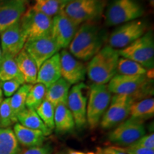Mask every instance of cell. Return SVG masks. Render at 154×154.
<instances>
[{
  "instance_id": "obj_10",
  "label": "cell",
  "mask_w": 154,
  "mask_h": 154,
  "mask_svg": "<svg viewBox=\"0 0 154 154\" xmlns=\"http://www.w3.org/2000/svg\"><path fill=\"white\" fill-rule=\"evenodd\" d=\"M134 102V99L129 96L115 94L111 97L110 104L101 118L102 128H113L126 120L130 115L131 106Z\"/></svg>"
},
{
  "instance_id": "obj_31",
  "label": "cell",
  "mask_w": 154,
  "mask_h": 154,
  "mask_svg": "<svg viewBox=\"0 0 154 154\" xmlns=\"http://www.w3.org/2000/svg\"><path fill=\"white\" fill-rule=\"evenodd\" d=\"M54 109L51 103L45 99L35 109L44 124L51 131L54 129Z\"/></svg>"
},
{
  "instance_id": "obj_24",
  "label": "cell",
  "mask_w": 154,
  "mask_h": 154,
  "mask_svg": "<svg viewBox=\"0 0 154 154\" xmlns=\"http://www.w3.org/2000/svg\"><path fill=\"white\" fill-rule=\"evenodd\" d=\"M11 79L18 81L24 84V81L15 61V57L8 54H3L0 63V82Z\"/></svg>"
},
{
  "instance_id": "obj_14",
  "label": "cell",
  "mask_w": 154,
  "mask_h": 154,
  "mask_svg": "<svg viewBox=\"0 0 154 154\" xmlns=\"http://www.w3.org/2000/svg\"><path fill=\"white\" fill-rule=\"evenodd\" d=\"M86 88L83 82L75 84L69 91L67 99V107L74 117L75 126L78 128H82L86 124L87 97L84 92Z\"/></svg>"
},
{
  "instance_id": "obj_11",
  "label": "cell",
  "mask_w": 154,
  "mask_h": 154,
  "mask_svg": "<svg viewBox=\"0 0 154 154\" xmlns=\"http://www.w3.org/2000/svg\"><path fill=\"white\" fill-rule=\"evenodd\" d=\"M144 135H146V128L143 121L131 118L119 124L109 133L108 138L111 143L128 146Z\"/></svg>"
},
{
  "instance_id": "obj_3",
  "label": "cell",
  "mask_w": 154,
  "mask_h": 154,
  "mask_svg": "<svg viewBox=\"0 0 154 154\" xmlns=\"http://www.w3.org/2000/svg\"><path fill=\"white\" fill-rule=\"evenodd\" d=\"M118 51L120 57L136 61L147 70H153L154 37L151 31Z\"/></svg>"
},
{
  "instance_id": "obj_37",
  "label": "cell",
  "mask_w": 154,
  "mask_h": 154,
  "mask_svg": "<svg viewBox=\"0 0 154 154\" xmlns=\"http://www.w3.org/2000/svg\"><path fill=\"white\" fill-rule=\"evenodd\" d=\"M103 154H126L124 153V152L119 151V150L116 149L113 146H110V147L106 148V149L103 151Z\"/></svg>"
},
{
  "instance_id": "obj_6",
  "label": "cell",
  "mask_w": 154,
  "mask_h": 154,
  "mask_svg": "<svg viewBox=\"0 0 154 154\" xmlns=\"http://www.w3.org/2000/svg\"><path fill=\"white\" fill-rule=\"evenodd\" d=\"M151 79L148 75L128 76L116 74L108 83L107 87L111 93L129 96L135 100L140 98V95L146 94Z\"/></svg>"
},
{
  "instance_id": "obj_38",
  "label": "cell",
  "mask_w": 154,
  "mask_h": 154,
  "mask_svg": "<svg viewBox=\"0 0 154 154\" xmlns=\"http://www.w3.org/2000/svg\"><path fill=\"white\" fill-rule=\"evenodd\" d=\"M68 154H96L93 153V152H88V153H84V152L82 151H69Z\"/></svg>"
},
{
  "instance_id": "obj_2",
  "label": "cell",
  "mask_w": 154,
  "mask_h": 154,
  "mask_svg": "<svg viewBox=\"0 0 154 154\" xmlns=\"http://www.w3.org/2000/svg\"><path fill=\"white\" fill-rule=\"evenodd\" d=\"M120 56L118 49L104 46L90 59L86 66V74L95 84H107L117 74Z\"/></svg>"
},
{
  "instance_id": "obj_8",
  "label": "cell",
  "mask_w": 154,
  "mask_h": 154,
  "mask_svg": "<svg viewBox=\"0 0 154 154\" xmlns=\"http://www.w3.org/2000/svg\"><path fill=\"white\" fill-rule=\"evenodd\" d=\"M19 24L26 42L49 35L52 18L31 7L25 11Z\"/></svg>"
},
{
  "instance_id": "obj_18",
  "label": "cell",
  "mask_w": 154,
  "mask_h": 154,
  "mask_svg": "<svg viewBox=\"0 0 154 154\" xmlns=\"http://www.w3.org/2000/svg\"><path fill=\"white\" fill-rule=\"evenodd\" d=\"M60 78V55L57 53L44 61L38 69L36 83L42 84L48 88Z\"/></svg>"
},
{
  "instance_id": "obj_16",
  "label": "cell",
  "mask_w": 154,
  "mask_h": 154,
  "mask_svg": "<svg viewBox=\"0 0 154 154\" xmlns=\"http://www.w3.org/2000/svg\"><path fill=\"white\" fill-rule=\"evenodd\" d=\"M0 40L1 49L3 54H8L16 57V56L24 49L26 43V39L19 22L2 32L0 33Z\"/></svg>"
},
{
  "instance_id": "obj_43",
  "label": "cell",
  "mask_w": 154,
  "mask_h": 154,
  "mask_svg": "<svg viewBox=\"0 0 154 154\" xmlns=\"http://www.w3.org/2000/svg\"><path fill=\"white\" fill-rule=\"evenodd\" d=\"M36 2H40V1H42V0H35Z\"/></svg>"
},
{
  "instance_id": "obj_39",
  "label": "cell",
  "mask_w": 154,
  "mask_h": 154,
  "mask_svg": "<svg viewBox=\"0 0 154 154\" xmlns=\"http://www.w3.org/2000/svg\"><path fill=\"white\" fill-rule=\"evenodd\" d=\"M2 101H3V92H2V90L1 85H0V102H2Z\"/></svg>"
},
{
  "instance_id": "obj_19",
  "label": "cell",
  "mask_w": 154,
  "mask_h": 154,
  "mask_svg": "<svg viewBox=\"0 0 154 154\" xmlns=\"http://www.w3.org/2000/svg\"><path fill=\"white\" fill-rule=\"evenodd\" d=\"M13 131L18 143L29 149L42 146L46 140V136L40 131L28 128L19 123L14 124Z\"/></svg>"
},
{
  "instance_id": "obj_36",
  "label": "cell",
  "mask_w": 154,
  "mask_h": 154,
  "mask_svg": "<svg viewBox=\"0 0 154 154\" xmlns=\"http://www.w3.org/2000/svg\"><path fill=\"white\" fill-rule=\"evenodd\" d=\"M51 152H52V148L49 145H42L37 147L29 148L25 150L21 154H51Z\"/></svg>"
},
{
  "instance_id": "obj_34",
  "label": "cell",
  "mask_w": 154,
  "mask_h": 154,
  "mask_svg": "<svg viewBox=\"0 0 154 154\" xmlns=\"http://www.w3.org/2000/svg\"><path fill=\"white\" fill-rule=\"evenodd\" d=\"M132 147L141 148V149H146L154 150V134H152L144 135L141 138L134 142V143L130 145Z\"/></svg>"
},
{
  "instance_id": "obj_15",
  "label": "cell",
  "mask_w": 154,
  "mask_h": 154,
  "mask_svg": "<svg viewBox=\"0 0 154 154\" xmlns=\"http://www.w3.org/2000/svg\"><path fill=\"white\" fill-rule=\"evenodd\" d=\"M60 55L61 78L71 85L82 83L85 79L86 66L66 49H62Z\"/></svg>"
},
{
  "instance_id": "obj_45",
  "label": "cell",
  "mask_w": 154,
  "mask_h": 154,
  "mask_svg": "<svg viewBox=\"0 0 154 154\" xmlns=\"http://www.w3.org/2000/svg\"><path fill=\"white\" fill-rule=\"evenodd\" d=\"M99 154H103V153H99Z\"/></svg>"
},
{
  "instance_id": "obj_20",
  "label": "cell",
  "mask_w": 154,
  "mask_h": 154,
  "mask_svg": "<svg viewBox=\"0 0 154 154\" xmlns=\"http://www.w3.org/2000/svg\"><path fill=\"white\" fill-rule=\"evenodd\" d=\"M15 61L25 84H35L37 79L38 68L34 59L23 49L16 56Z\"/></svg>"
},
{
  "instance_id": "obj_22",
  "label": "cell",
  "mask_w": 154,
  "mask_h": 154,
  "mask_svg": "<svg viewBox=\"0 0 154 154\" xmlns=\"http://www.w3.org/2000/svg\"><path fill=\"white\" fill-rule=\"evenodd\" d=\"M17 121L19 124L22 125L23 126L34 130H38L43 133L45 136H49L52 133V131L49 129L44 124L43 121L38 116L35 109L25 108L22 112L17 115Z\"/></svg>"
},
{
  "instance_id": "obj_4",
  "label": "cell",
  "mask_w": 154,
  "mask_h": 154,
  "mask_svg": "<svg viewBox=\"0 0 154 154\" xmlns=\"http://www.w3.org/2000/svg\"><path fill=\"white\" fill-rule=\"evenodd\" d=\"M144 14V9L138 0H113L106 11V24L118 26L138 19Z\"/></svg>"
},
{
  "instance_id": "obj_27",
  "label": "cell",
  "mask_w": 154,
  "mask_h": 154,
  "mask_svg": "<svg viewBox=\"0 0 154 154\" xmlns=\"http://www.w3.org/2000/svg\"><path fill=\"white\" fill-rule=\"evenodd\" d=\"M146 68L136 61L120 57L117 65V74L128 76H136V75H148L150 78L153 79L149 72Z\"/></svg>"
},
{
  "instance_id": "obj_46",
  "label": "cell",
  "mask_w": 154,
  "mask_h": 154,
  "mask_svg": "<svg viewBox=\"0 0 154 154\" xmlns=\"http://www.w3.org/2000/svg\"><path fill=\"white\" fill-rule=\"evenodd\" d=\"M0 103H1V102H0Z\"/></svg>"
},
{
  "instance_id": "obj_47",
  "label": "cell",
  "mask_w": 154,
  "mask_h": 154,
  "mask_svg": "<svg viewBox=\"0 0 154 154\" xmlns=\"http://www.w3.org/2000/svg\"></svg>"
},
{
  "instance_id": "obj_1",
  "label": "cell",
  "mask_w": 154,
  "mask_h": 154,
  "mask_svg": "<svg viewBox=\"0 0 154 154\" xmlns=\"http://www.w3.org/2000/svg\"><path fill=\"white\" fill-rule=\"evenodd\" d=\"M105 33L94 22L82 24L69 46V52L82 61H88L103 47Z\"/></svg>"
},
{
  "instance_id": "obj_12",
  "label": "cell",
  "mask_w": 154,
  "mask_h": 154,
  "mask_svg": "<svg viewBox=\"0 0 154 154\" xmlns=\"http://www.w3.org/2000/svg\"><path fill=\"white\" fill-rule=\"evenodd\" d=\"M79 26L63 14L62 10L53 17L50 35L59 50L66 49L69 47Z\"/></svg>"
},
{
  "instance_id": "obj_23",
  "label": "cell",
  "mask_w": 154,
  "mask_h": 154,
  "mask_svg": "<svg viewBox=\"0 0 154 154\" xmlns=\"http://www.w3.org/2000/svg\"><path fill=\"white\" fill-rule=\"evenodd\" d=\"M75 127L74 117L66 104H59L54 109V128L58 133L71 131Z\"/></svg>"
},
{
  "instance_id": "obj_9",
  "label": "cell",
  "mask_w": 154,
  "mask_h": 154,
  "mask_svg": "<svg viewBox=\"0 0 154 154\" xmlns=\"http://www.w3.org/2000/svg\"><path fill=\"white\" fill-rule=\"evenodd\" d=\"M147 28L146 23L140 19L121 24L109 36V46L116 49H124L143 36Z\"/></svg>"
},
{
  "instance_id": "obj_21",
  "label": "cell",
  "mask_w": 154,
  "mask_h": 154,
  "mask_svg": "<svg viewBox=\"0 0 154 154\" xmlns=\"http://www.w3.org/2000/svg\"><path fill=\"white\" fill-rule=\"evenodd\" d=\"M71 86L66 80L60 78L47 88L44 99L51 103L54 108L59 104H66Z\"/></svg>"
},
{
  "instance_id": "obj_26",
  "label": "cell",
  "mask_w": 154,
  "mask_h": 154,
  "mask_svg": "<svg viewBox=\"0 0 154 154\" xmlns=\"http://www.w3.org/2000/svg\"><path fill=\"white\" fill-rule=\"evenodd\" d=\"M154 115V99L153 98L144 99L141 101L134 102L131 106V118L143 121L149 119Z\"/></svg>"
},
{
  "instance_id": "obj_32",
  "label": "cell",
  "mask_w": 154,
  "mask_h": 154,
  "mask_svg": "<svg viewBox=\"0 0 154 154\" xmlns=\"http://www.w3.org/2000/svg\"><path fill=\"white\" fill-rule=\"evenodd\" d=\"M17 123V119L11 111L9 98H6L0 103V127L9 128L12 124Z\"/></svg>"
},
{
  "instance_id": "obj_41",
  "label": "cell",
  "mask_w": 154,
  "mask_h": 154,
  "mask_svg": "<svg viewBox=\"0 0 154 154\" xmlns=\"http://www.w3.org/2000/svg\"><path fill=\"white\" fill-rule=\"evenodd\" d=\"M148 1H149L150 5H151V7L153 8V7H154V0H148Z\"/></svg>"
},
{
  "instance_id": "obj_28",
  "label": "cell",
  "mask_w": 154,
  "mask_h": 154,
  "mask_svg": "<svg viewBox=\"0 0 154 154\" xmlns=\"http://www.w3.org/2000/svg\"><path fill=\"white\" fill-rule=\"evenodd\" d=\"M32 84H24L21 86L16 93L9 98L11 111L14 116H17L26 108V100Z\"/></svg>"
},
{
  "instance_id": "obj_40",
  "label": "cell",
  "mask_w": 154,
  "mask_h": 154,
  "mask_svg": "<svg viewBox=\"0 0 154 154\" xmlns=\"http://www.w3.org/2000/svg\"><path fill=\"white\" fill-rule=\"evenodd\" d=\"M59 1H60L62 4H63V5H66V4L70 2L71 1H72V0H59Z\"/></svg>"
},
{
  "instance_id": "obj_17",
  "label": "cell",
  "mask_w": 154,
  "mask_h": 154,
  "mask_svg": "<svg viewBox=\"0 0 154 154\" xmlns=\"http://www.w3.org/2000/svg\"><path fill=\"white\" fill-rule=\"evenodd\" d=\"M26 10L23 0H3L0 2V33L19 22Z\"/></svg>"
},
{
  "instance_id": "obj_30",
  "label": "cell",
  "mask_w": 154,
  "mask_h": 154,
  "mask_svg": "<svg viewBox=\"0 0 154 154\" xmlns=\"http://www.w3.org/2000/svg\"><path fill=\"white\" fill-rule=\"evenodd\" d=\"M63 5L59 0H42L36 2L32 8L52 18L61 12Z\"/></svg>"
},
{
  "instance_id": "obj_5",
  "label": "cell",
  "mask_w": 154,
  "mask_h": 154,
  "mask_svg": "<svg viewBox=\"0 0 154 154\" xmlns=\"http://www.w3.org/2000/svg\"><path fill=\"white\" fill-rule=\"evenodd\" d=\"M111 97L107 84H93L90 86L88 102L86 106V123L91 129L99 124L110 104Z\"/></svg>"
},
{
  "instance_id": "obj_25",
  "label": "cell",
  "mask_w": 154,
  "mask_h": 154,
  "mask_svg": "<svg viewBox=\"0 0 154 154\" xmlns=\"http://www.w3.org/2000/svg\"><path fill=\"white\" fill-rule=\"evenodd\" d=\"M19 144L11 128H0V154H19Z\"/></svg>"
},
{
  "instance_id": "obj_29",
  "label": "cell",
  "mask_w": 154,
  "mask_h": 154,
  "mask_svg": "<svg viewBox=\"0 0 154 154\" xmlns=\"http://www.w3.org/2000/svg\"><path fill=\"white\" fill-rule=\"evenodd\" d=\"M47 87L39 83L32 84L26 100V107L36 109L45 99Z\"/></svg>"
},
{
  "instance_id": "obj_44",
  "label": "cell",
  "mask_w": 154,
  "mask_h": 154,
  "mask_svg": "<svg viewBox=\"0 0 154 154\" xmlns=\"http://www.w3.org/2000/svg\"><path fill=\"white\" fill-rule=\"evenodd\" d=\"M23 1H24V2H26V1H27V0H23Z\"/></svg>"
},
{
  "instance_id": "obj_13",
  "label": "cell",
  "mask_w": 154,
  "mask_h": 154,
  "mask_svg": "<svg viewBox=\"0 0 154 154\" xmlns=\"http://www.w3.org/2000/svg\"><path fill=\"white\" fill-rule=\"evenodd\" d=\"M24 49L34 59L38 69L44 61L60 51L50 34L26 42Z\"/></svg>"
},
{
  "instance_id": "obj_33",
  "label": "cell",
  "mask_w": 154,
  "mask_h": 154,
  "mask_svg": "<svg viewBox=\"0 0 154 154\" xmlns=\"http://www.w3.org/2000/svg\"><path fill=\"white\" fill-rule=\"evenodd\" d=\"M3 94L7 98H10L16 93L17 90L19 89L21 85L23 84L15 79H11L5 82H0Z\"/></svg>"
},
{
  "instance_id": "obj_35",
  "label": "cell",
  "mask_w": 154,
  "mask_h": 154,
  "mask_svg": "<svg viewBox=\"0 0 154 154\" xmlns=\"http://www.w3.org/2000/svg\"><path fill=\"white\" fill-rule=\"evenodd\" d=\"M113 147L126 154H154V150L132 147L131 146H128L125 148L121 146H113Z\"/></svg>"
},
{
  "instance_id": "obj_7",
  "label": "cell",
  "mask_w": 154,
  "mask_h": 154,
  "mask_svg": "<svg viewBox=\"0 0 154 154\" xmlns=\"http://www.w3.org/2000/svg\"><path fill=\"white\" fill-rule=\"evenodd\" d=\"M101 0H72L63 5L62 11L78 26L97 19L102 14Z\"/></svg>"
},
{
  "instance_id": "obj_42",
  "label": "cell",
  "mask_w": 154,
  "mask_h": 154,
  "mask_svg": "<svg viewBox=\"0 0 154 154\" xmlns=\"http://www.w3.org/2000/svg\"><path fill=\"white\" fill-rule=\"evenodd\" d=\"M2 57H3V54H2V51L1 47H0V63H1L2 59Z\"/></svg>"
}]
</instances>
